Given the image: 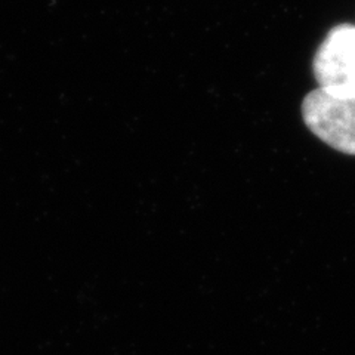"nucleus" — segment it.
Masks as SVG:
<instances>
[{
    "instance_id": "2",
    "label": "nucleus",
    "mask_w": 355,
    "mask_h": 355,
    "mask_svg": "<svg viewBox=\"0 0 355 355\" xmlns=\"http://www.w3.org/2000/svg\"><path fill=\"white\" fill-rule=\"evenodd\" d=\"M313 71L320 89L355 96V26L339 24L329 31L314 55Z\"/></svg>"
},
{
    "instance_id": "1",
    "label": "nucleus",
    "mask_w": 355,
    "mask_h": 355,
    "mask_svg": "<svg viewBox=\"0 0 355 355\" xmlns=\"http://www.w3.org/2000/svg\"><path fill=\"white\" fill-rule=\"evenodd\" d=\"M302 117L308 129L327 146L355 154V96H340L318 87L304 98Z\"/></svg>"
}]
</instances>
